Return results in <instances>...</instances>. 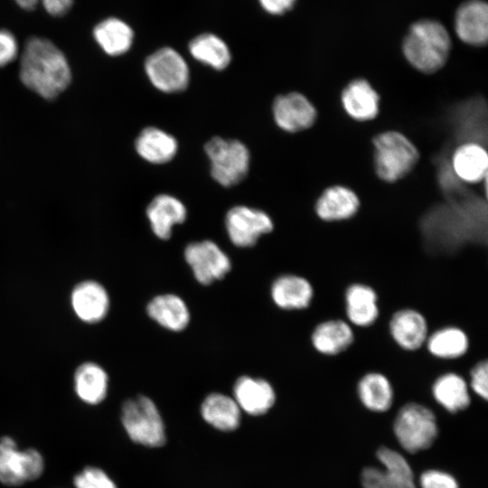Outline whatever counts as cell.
I'll return each instance as SVG.
<instances>
[{"mask_svg": "<svg viewBox=\"0 0 488 488\" xmlns=\"http://www.w3.org/2000/svg\"><path fill=\"white\" fill-rule=\"evenodd\" d=\"M22 82L41 97L52 99L66 89L71 71L64 53L51 40L31 36L20 56Z\"/></svg>", "mask_w": 488, "mask_h": 488, "instance_id": "obj_1", "label": "cell"}, {"mask_svg": "<svg viewBox=\"0 0 488 488\" xmlns=\"http://www.w3.org/2000/svg\"><path fill=\"white\" fill-rule=\"evenodd\" d=\"M451 49L447 30L434 20L415 23L404 38L402 50L407 61L424 73H434L446 62Z\"/></svg>", "mask_w": 488, "mask_h": 488, "instance_id": "obj_2", "label": "cell"}, {"mask_svg": "<svg viewBox=\"0 0 488 488\" xmlns=\"http://www.w3.org/2000/svg\"><path fill=\"white\" fill-rule=\"evenodd\" d=\"M374 168L385 182H397L407 176L416 166L419 153L414 144L403 134L387 131L373 139Z\"/></svg>", "mask_w": 488, "mask_h": 488, "instance_id": "obj_3", "label": "cell"}, {"mask_svg": "<svg viewBox=\"0 0 488 488\" xmlns=\"http://www.w3.org/2000/svg\"><path fill=\"white\" fill-rule=\"evenodd\" d=\"M393 430L399 445L411 454L428 449L438 435L433 411L416 402L407 403L400 408L394 420Z\"/></svg>", "mask_w": 488, "mask_h": 488, "instance_id": "obj_4", "label": "cell"}, {"mask_svg": "<svg viewBox=\"0 0 488 488\" xmlns=\"http://www.w3.org/2000/svg\"><path fill=\"white\" fill-rule=\"evenodd\" d=\"M121 421L128 436L136 443L157 447L165 442L164 426L154 401L145 396L126 400Z\"/></svg>", "mask_w": 488, "mask_h": 488, "instance_id": "obj_5", "label": "cell"}, {"mask_svg": "<svg viewBox=\"0 0 488 488\" xmlns=\"http://www.w3.org/2000/svg\"><path fill=\"white\" fill-rule=\"evenodd\" d=\"M205 152L211 162V176L222 186L235 185L247 175L250 156L241 142L215 136L206 143Z\"/></svg>", "mask_w": 488, "mask_h": 488, "instance_id": "obj_6", "label": "cell"}, {"mask_svg": "<svg viewBox=\"0 0 488 488\" xmlns=\"http://www.w3.org/2000/svg\"><path fill=\"white\" fill-rule=\"evenodd\" d=\"M44 470L41 453L33 448L19 450L10 436L0 438V482L17 486L38 479Z\"/></svg>", "mask_w": 488, "mask_h": 488, "instance_id": "obj_7", "label": "cell"}, {"mask_svg": "<svg viewBox=\"0 0 488 488\" xmlns=\"http://www.w3.org/2000/svg\"><path fill=\"white\" fill-rule=\"evenodd\" d=\"M145 70L151 83L167 93L179 92L189 83V68L183 56L171 47H163L147 57Z\"/></svg>", "mask_w": 488, "mask_h": 488, "instance_id": "obj_8", "label": "cell"}, {"mask_svg": "<svg viewBox=\"0 0 488 488\" xmlns=\"http://www.w3.org/2000/svg\"><path fill=\"white\" fill-rule=\"evenodd\" d=\"M376 455L384 469L364 468L361 474L362 488H417L411 466L401 454L382 446Z\"/></svg>", "mask_w": 488, "mask_h": 488, "instance_id": "obj_9", "label": "cell"}, {"mask_svg": "<svg viewBox=\"0 0 488 488\" xmlns=\"http://www.w3.org/2000/svg\"><path fill=\"white\" fill-rule=\"evenodd\" d=\"M184 258L195 279L204 286L223 278L231 267L228 255L211 240L190 243L184 249Z\"/></svg>", "mask_w": 488, "mask_h": 488, "instance_id": "obj_10", "label": "cell"}, {"mask_svg": "<svg viewBox=\"0 0 488 488\" xmlns=\"http://www.w3.org/2000/svg\"><path fill=\"white\" fill-rule=\"evenodd\" d=\"M225 224L230 241L240 248L255 245L261 235L269 233L274 227L266 212L246 206L231 208Z\"/></svg>", "mask_w": 488, "mask_h": 488, "instance_id": "obj_11", "label": "cell"}, {"mask_svg": "<svg viewBox=\"0 0 488 488\" xmlns=\"http://www.w3.org/2000/svg\"><path fill=\"white\" fill-rule=\"evenodd\" d=\"M316 115L313 104L298 92L277 96L273 103L274 119L280 128L287 132L309 128L314 125Z\"/></svg>", "mask_w": 488, "mask_h": 488, "instance_id": "obj_12", "label": "cell"}, {"mask_svg": "<svg viewBox=\"0 0 488 488\" xmlns=\"http://www.w3.org/2000/svg\"><path fill=\"white\" fill-rule=\"evenodd\" d=\"M70 305L80 321L96 324L107 316L110 301L108 291L100 283L84 280L73 287L70 294Z\"/></svg>", "mask_w": 488, "mask_h": 488, "instance_id": "obj_13", "label": "cell"}, {"mask_svg": "<svg viewBox=\"0 0 488 488\" xmlns=\"http://www.w3.org/2000/svg\"><path fill=\"white\" fill-rule=\"evenodd\" d=\"M389 331L394 343L405 351L418 350L428 336L427 319L412 308L396 311L389 320Z\"/></svg>", "mask_w": 488, "mask_h": 488, "instance_id": "obj_14", "label": "cell"}, {"mask_svg": "<svg viewBox=\"0 0 488 488\" xmlns=\"http://www.w3.org/2000/svg\"><path fill=\"white\" fill-rule=\"evenodd\" d=\"M455 29L464 42L481 46L488 39V6L481 0L464 3L455 14Z\"/></svg>", "mask_w": 488, "mask_h": 488, "instance_id": "obj_15", "label": "cell"}, {"mask_svg": "<svg viewBox=\"0 0 488 488\" xmlns=\"http://www.w3.org/2000/svg\"><path fill=\"white\" fill-rule=\"evenodd\" d=\"M234 399L239 408L253 416L267 412L276 401L271 384L264 379L241 376L233 387Z\"/></svg>", "mask_w": 488, "mask_h": 488, "instance_id": "obj_16", "label": "cell"}, {"mask_svg": "<svg viewBox=\"0 0 488 488\" xmlns=\"http://www.w3.org/2000/svg\"><path fill=\"white\" fill-rule=\"evenodd\" d=\"M344 305L348 321L357 327L371 326L380 315L377 292L363 283H353L346 288Z\"/></svg>", "mask_w": 488, "mask_h": 488, "instance_id": "obj_17", "label": "cell"}, {"mask_svg": "<svg viewBox=\"0 0 488 488\" xmlns=\"http://www.w3.org/2000/svg\"><path fill=\"white\" fill-rule=\"evenodd\" d=\"M341 100L346 113L355 120H371L379 113L380 96L364 79L349 82L342 91Z\"/></svg>", "mask_w": 488, "mask_h": 488, "instance_id": "obj_18", "label": "cell"}, {"mask_svg": "<svg viewBox=\"0 0 488 488\" xmlns=\"http://www.w3.org/2000/svg\"><path fill=\"white\" fill-rule=\"evenodd\" d=\"M354 333L349 323L329 319L318 324L311 334L314 349L324 356H335L346 351L353 343Z\"/></svg>", "mask_w": 488, "mask_h": 488, "instance_id": "obj_19", "label": "cell"}, {"mask_svg": "<svg viewBox=\"0 0 488 488\" xmlns=\"http://www.w3.org/2000/svg\"><path fill=\"white\" fill-rule=\"evenodd\" d=\"M273 302L284 310H301L309 306L314 297L312 284L305 277L286 274L271 286Z\"/></svg>", "mask_w": 488, "mask_h": 488, "instance_id": "obj_20", "label": "cell"}, {"mask_svg": "<svg viewBox=\"0 0 488 488\" xmlns=\"http://www.w3.org/2000/svg\"><path fill=\"white\" fill-rule=\"evenodd\" d=\"M360 207L356 193L351 189L333 185L325 189L315 203L317 216L325 221L348 220L354 216Z\"/></svg>", "mask_w": 488, "mask_h": 488, "instance_id": "obj_21", "label": "cell"}, {"mask_svg": "<svg viewBox=\"0 0 488 488\" xmlns=\"http://www.w3.org/2000/svg\"><path fill=\"white\" fill-rule=\"evenodd\" d=\"M487 167L488 155L481 144L465 142L453 154L451 168L461 182L476 183L485 180Z\"/></svg>", "mask_w": 488, "mask_h": 488, "instance_id": "obj_22", "label": "cell"}, {"mask_svg": "<svg viewBox=\"0 0 488 488\" xmlns=\"http://www.w3.org/2000/svg\"><path fill=\"white\" fill-rule=\"evenodd\" d=\"M146 215L154 234L161 239H168L174 225L185 221L186 209L178 199L160 194L149 203Z\"/></svg>", "mask_w": 488, "mask_h": 488, "instance_id": "obj_23", "label": "cell"}, {"mask_svg": "<svg viewBox=\"0 0 488 488\" xmlns=\"http://www.w3.org/2000/svg\"><path fill=\"white\" fill-rule=\"evenodd\" d=\"M95 42L102 51L110 56L126 53L134 42L131 26L117 17H107L99 21L92 30Z\"/></svg>", "mask_w": 488, "mask_h": 488, "instance_id": "obj_24", "label": "cell"}, {"mask_svg": "<svg viewBox=\"0 0 488 488\" xmlns=\"http://www.w3.org/2000/svg\"><path fill=\"white\" fill-rule=\"evenodd\" d=\"M147 314L162 327L179 332L190 322V312L185 302L174 294L155 296L147 305Z\"/></svg>", "mask_w": 488, "mask_h": 488, "instance_id": "obj_25", "label": "cell"}, {"mask_svg": "<svg viewBox=\"0 0 488 488\" xmlns=\"http://www.w3.org/2000/svg\"><path fill=\"white\" fill-rule=\"evenodd\" d=\"M74 389L78 398L89 405L102 402L108 393V377L98 363L86 361L80 364L73 377Z\"/></svg>", "mask_w": 488, "mask_h": 488, "instance_id": "obj_26", "label": "cell"}, {"mask_svg": "<svg viewBox=\"0 0 488 488\" xmlns=\"http://www.w3.org/2000/svg\"><path fill=\"white\" fill-rule=\"evenodd\" d=\"M432 395L450 413L464 410L471 403L468 383L461 375L452 371L441 374L435 380Z\"/></svg>", "mask_w": 488, "mask_h": 488, "instance_id": "obj_27", "label": "cell"}, {"mask_svg": "<svg viewBox=\"0 0 488 488\" xmlns=\"http://www.w3.org/2000/svg\"><path fill=\"white\" fill-rule=\"evenodd\" d=\"M357 393L361 403L372 412H385L393 403L392 385L387 376L379 371L365 373L358 381Z\"/></svg>", "mask_w": 488, "mask_h": 488, "instance_id": "obj_28", "label": "cell"}, {"mask_svg": "<svg viewBox=\"0 0 488 488\" xmlns=\"http://www.w3.org/2000/svg\"><path fill=\"white\" fill-rule=\"evenodd\" d=\"M240 411L235 399L222 393H211L201 406L203 419L222 431H231L239 427Z\"/></svg>", "mask_w": 488, "mask_h": 488, "instance_id": "obj_29", "label": "cell"}, {"mask_svg": "<svg viewBox=\"0 0 488 488\" xmlns=\"http://www.w3.org/2000/svg\"><path fill=\"white\" fill-rule=\"evenodd\" d=\"M138 155L152 164L169 162L177 152V141L166 132L154 127L145 128L136 140Z\"/></svg>", "mask_w": 488, "mask_h": 488, "instance_id": "obj_30", "label": "cell"}, {"mask_svg": "<svg viewBox=\"0 0 488 488\" xmlns=\"http://www.w3.org/2000/svg\"><path fill=\"white\" fill-rule=\"evenodd\" d=\"M428 352L439 359H456L465 354L469 339L464 330L456 326H445L427 336Z\"/></svg>", "mask_w": 488, "mask_h": 488, "instance_id": "obj_31", "label": "cell"}, {"mask_svg": "<svg viewBox=\"0 0 488 488\" xmlns=\"http://www.w3.org/2000/svg\"><path fill=\"white\" fill-rule=\"evenodd\" d=\"M188 48L195 60L215 70H223L230 62L231 54L227 43L214 33L197 35L190 42Z\"/></svg>", "mask_w": 488, "mask_h": 488, "instance_id": "obj_32", "label": "cell"}, {"mask_svg": "<svg viewBox=\"0 0 488 488\" xmlns=\"http://www.w3.org/2000/svg\"><path fill=\"white\" fill-rule=\"evenodd\" d=\"M76 488H117L113 480L101 469L88 466L73 479Z\"/></svg>", "mask_w": 488, "mask_h": 488, "instance_id": "obj_33", "label": "cell"}, {"mask_svg": "<svg viewBox=\"0 0 488 488\" xmlns=\"http://www.w3.org/2000/svg\"><path fill=\"white\" fill-rule=\"evenodd\" d=\"M23 10L33 11L41 4L47 14L54 17L67 14L74 0H14Z\"/></svg>", "mask_w": 488, "mask_h": 488, "instance_id": "obj_34", "label": "cell"}, {"mask_svg": "<svg viewBox=\"0 0 488 488\" xmlns=\"http://www.w3.org/2000/svg\"><path fill=\"white\" fill-rule=\"evenodd\" d=\"M421 488H459L455 478L439 470H427L419 477Z\"/></svg>", "mask_w": 488, "mask_h": 488, "instance_id": "obj_35", "label": "cell"}, {"mask_svg": "<svg viewBox=\"0 0 488 488\" xmlns=\"http://www.w3.org/2000/svg\"><path fill=\"white\" fill-rule=\"evenodd\" d=\"M472 390L484 400L488 399V363L486 360L478 361L470 371Z\"/></svg>", "mask_w": 488, "mask_h": 488, "instance_id": "obj_36", "label": "cell"}, {"mask_svg": "<svg viewBox=\"0 0 488 488\" xmlns=\"http://www.w3.org/2000/svg\"><path fill=\"white\" fill-rule=\"evenodd\" d=\"M19 53V44L15 35L5 28L0 29V67L14 61Z\"/></svg>", "mask_w": 488, "mask_h": 488, "instance_id": "obj_37", "label": "cell"}, {"mask_svg": "<svg viewBox=\"0 0 488 488\" xmlns=\"http://www.w3.org/2000/svg\"><path fill=\"white\" fill-rule=\"evenodd\" d=\"M262 9L273 15H281L291 10L296 0H258Z\"/></svg>", "mask_w": 488, "mask_h": 488, "instance_id": "obj_38", "label": "cell"}]
</instances>
